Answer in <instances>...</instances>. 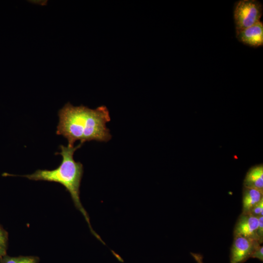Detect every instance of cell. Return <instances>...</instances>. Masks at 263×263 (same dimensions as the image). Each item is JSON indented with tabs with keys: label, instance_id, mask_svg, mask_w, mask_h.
Returning <instances> with one entry per match:
<instances>
[{
	"label": "cell",
	"instance_id": "5",
	"mask_svg": "<svg viewBox=\"0 0 263 263\" xmlns=\"http://www.w3.org/2000/svg\"><path fill=\"white\" fill-rule=\"evenodd\" d=\"M258 225V218L257 217L249 214L242 213L235 225L233 237H243L259 243L257 234Z\"/></svg>",
	"mask_w": 263,
	"mask_h": 263
},
{
	"label": "cell",
	"instance_id": "9",
	"mask_svg": "<svg viewBox=\"0 0 263 263\" xmlns=\"http://www.w3.org/2000/svg\"><path fill=\"white\" fill-rule=\"evenodd\" d=\"M39 258L36 256L11 257L6 254L0 258V263H38Z\"/></svg>",
	"mask_w": 263,
	"mask_h": 263
},
{
	"label": "cell",
	"instance_id": "14",
	"mask_svg": "<svg viewBox=\"0 0 263 263\" xmlns=\"http://www.w3.org/2000/svg\"><path fill=\"white\" fill-rule=\"evenodd\" d=\"M191 254L193 255V257L195 258L198 263H203L202 257L201 255L192 253H191Z\"/></svg>",
	"mask_w": 263,
	"mask_h": 263
},
{
	"label": "cell",
	"instance_id": "1",
	"mask_svg": "<svg viewBox=\"0 0 263 263\" xmlns=\"http://www.w3.org/2000/svg\"><path fill=\"white\" fill-rule=\"evenodd\" d=\"M58 115L56 133L66 138L68 146H74L77 140L83 144L92 140L106 142L112 138L106 126L111 117L105 106L91 109L82 105L75 107L67 103L59 110Z\"/></svg>",
	"mask_w": 263,
	"mask_h": 263
},
{
	"label": "cell",
	"instance_id": "6",
	"mask_svg": "<svg viewBox=\"0 0 263 263\" xmlns=\"http://www.w3.org/2000/svg\"><path fill=\"white\" fill-rule=\"evenodd\" d=\"M236 37L239 41L252 47L263 45V23L262 21L246 28L236 31Z\"/></svg>",
	"mask_w": 263,
	"mask_h": 263
},
{
	"label": "cell",
	"instance_id": "7",
	"mask_svg": "<svg viewBox=\"0 0 263 263\" xmlns=\"http://www.w3.org/2000/svg\"><path fill=\"white\" fill-rule=\"evenodd\" d=\"M244 187L263 191V166L259 164L250 168L244 180Z\"/></svg>",
	"mask_w": 263,
	"mask_h": 263
},
{
	"label": "cell",
	"instance_id": "12",
	"mask_svg": "<svg viewBox=\"0 0 263 263\" xmlns=\"http://www.w3.org/2000/svg\"><path fill=\"white\" fill-rule=\"evenodd\" d=\"M258 218V225L257 229V234L259 238L260 244H262L263 242V216H260Z\"/></svg>",
	"mask_w": 263,
	"mask_h": 263
},
{
	"label": "cell",
	"instance_id": "11",
	"mask_svg": "<svg viewBox=\"0 0 263 263\" xmlns=\"http://www.w3.org/2000/svg\"><path fill=\"white\" fill-rule=\"evenodd\" d=\"M248 214L257 217L263 216V199L253 207Z\"/></svg>",
	"mask_w": 263,
	"mask_h": 263
},
{
	"label": "cell",
	"instance_id": "10",
	"mask_svg": "<svg viewBox=\"0 0 263 263\" xmlns=\"http://www.w3.org/2000/svg\"><path fill=\"white\" fill-rule=\"evenodd\" d=\"M8 241V233L0 225V258L6 255Z\"/></svg>",
	"mask_w": 263,
	"mask_h": 263
},
{
	"label": "cell",
	"instance_id": "3",
	"mask_svg": "<svg viewBox=\"0 0 263 263\" xmlns=\"http://www.w3.org/2000/svg\"><path fill=\"white\" fill-rule=\"evenodd\" d=\"M262 3L257 0H240L234 6L233 18L236 31L250 27L260 21Z\"/></svg>",
	"mask_w": 263,
	"mask_h": 263
},
{
	"label": "cell",
	"instance_id": "4",
	"mask_svg": "<svg viewBox=\"0 0 263 263\" xmlns=\"http://www.w3.org/2000/svg\"><path fill=\"white\" fill-rule=\"evenodd\" d=\"M260 244L243 237H235L230 248V263H244L251 256L255 249Z\"/></svg>",
	"mask_w": 263,
	"mask_h": 263
},
{
	"label": "cell",
	"instance_id": "13",
	"mask_svg": "<svg viewBox=\"0 0 263 263\" xmlns=\"http://www.w3.org/2000/svg\"><path fill=\"white\" fill-rule=\"evenodd\" d=\"M250 258H256L263 262V246L262 244H260L255 249Z\"/></svg>",
	"mask_w": 263,
	"mask_h": 263
},
{
	"label": "cell",
	"instance_id": "8",
	"mask_svg": "<svg viewBox=\"0 0 263 263\" xmlns=\"http://www.w3.org/2000/svg\"><path fill=\"white\" fill-rule=\"evenodd\" d=\"M263 199V191L243 187L242 213L248 214L256 205Z\"/></svg>",
	"mask_w": 263,
	"mask_h": 263
},
{
	"label": "cell",
	"instance_id": "2",
	"mask_svg": "<svg viewBox=\"0 0 263 263\" xmlns=\"http://www.w3.org/2000/svg\"><path fill=\"white\" fill-rule=\"evenodd\" d=\"M80 143L75 147L60 145V151L55 154L62 156L60 165L52 170L38 169L30 174L20 175L34 181H45L62 185L70 193L75 207L83 216L91 233L103 244L105 243L92 227L88 213L84 208L80 198V187L83 174V166L74 158L75 151L81 147Z\"/></svg>",
	"mask_w": 263,
	"mask_h": 263
}]
</instances>
